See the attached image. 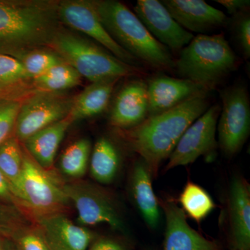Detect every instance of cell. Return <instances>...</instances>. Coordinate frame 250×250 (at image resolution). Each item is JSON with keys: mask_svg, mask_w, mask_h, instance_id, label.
<instances>
[{"mask_svg": "<svg viewBox=\"0 0 250 250\" xmlns=\"http://www.w3.org/2000/svg\"><path fill=\"white\" fill-rule=\"evenodd\" d=\"M59 0L0 1V54L48 47L62 24Z\"/></svg>", "mask_w": 250, "mask_h": 250, "instance_id": "1", "label": "cell"}, {"mask_svg": "<svg viewBox=\"0 0 250 250\" xmlns=\"http://www.w3.org/2000/svg\"><path fill=\"white\" fill-rule=\"evenodd\" d=\"M208 95L188 100L168 111L147 117L141 124L127 129L131 149L141 156L151 174L168 159L186 130L209 108Z\"/></svg>", "mask_w": 250, "mask_h": 250, "instance_id": "2", "label": "cell"}, {"mask_svg": "<svg viewBox=\"0 0 250 250\" xmlns=\"http://www.w3.org/2000/svg\"><path fill=\"white\" fill-rule=\"evenodd\" d=\"M94 7L104 27L117 43L137 59L157 70L174 68L170 49L156 40L139 18L116 0H95Z\"/></svg>", "mask_w": 250, "mask_h": 250, "instance_id": "3", "label": "cell"}, {"mask_svg": "<svg viewBox=\"0 0 250 250\" xmlns=\"http://www.w3.org/2000/svg\"><path fill=\"white\" fill-rule=\"evenodd\" d=\"M48 47L73 67L81 77L91 83L141 73L139 67L121 62L99 44L62 26Z\"/></svg>", "mask_w": 250, "mask_h": 250, "instance_id": "4", "label": "cell"}, {"mask_svg": "<svg viewBox=\"0 0 250 250\" xmlns=\"http://www.w3.org/2000/svg\"><path fill=\"white\" fill-rule=\"evenodd\" d=\"M237 58L223 34L194 37L179 52L174 68L181 78L213 89L236 70Z\"/></svg>", "mask_w": 250, "mask_h": 250, "instance_id": "5", "label": "cell"}, {"mask_svg": "<svg viewBox=\"0 0 250 250\" xmlns=\"http://www.w3.org/2000/svg\"><path fill=\"white\" fill-rule=\"evenodd\" d=\"M62 185L53 169L47 170L41 167L23 147L22 172L12 187L21 208L32 218L37 215L66 213L71 203Z\"/></svg>", "mask_w": 250, "mask_h": 250, "instance_id": "6", "label": "cell"}, {"mask_svg": "<svg viewBox=\"0 0 250 250\" xmlns=\"http://www.w3.org/2000/svg\"><path fill=\"white\" fill-rule=\"evenodd\" d=\"M221 111L218 125V141L224 154H236L250 132V100L246 85L238 83L220 91Z\"/></svg>", "mask_w": 250, "mask_h": 250, "instance_id": "7", "label": "cell"}, {"mask_svg": "<svg viewBox=\"0 0 250 250\" xmlns=\"http://www.w3.org/2000/svg\"><path fill=\"white\" fill-rule=\"evenodd\" d=\"M74 97L60 93L37 92L24 99L16 119L14 136L21 144L49 125L66 118Z\"/></svg>", "mask_w": 250, "mask_h": 250, "instance_id": "8", "label": "cell"}, {"mask_svg": "<svg viewBox=\"0 0 250 250\" xmlns=\"http://www.w3.org/2000/svg\"><path fill=\"white\" fill-rule=\"evenodd\" d=\"M58 14L61 24L88 36L121 62L131 66H140L141 62L112 39L100 21L93 1L90 0L59 1Z\"/></svg>", "mask_w": 250, "mask_h": 250, "instance_id": "9", "label": "cell"}, {"mask_svg": "<svg viewBox=\"0 0 250 250\" xmlns=\"http://www.w3.org/2000/svg\"><path fill=\"white\" fill-rule=\"evenodd\" d=\"M64 192L77 212L81 226L106 224L113 229L124 231L125 225L116 205L106 192L85 182L63 183Z\"/></svg>", "mask_w": 250, "mask_h": 250, "instance_id": "10", "label": "cell"}, {"mask_svg": "<svg viewBox=\"0 0 250 250\" xmlns=\"http://www.w3.org/2000/svg\"><path fill=\"white\" fill-rule=\"evenodd\" d=\"M221 106H209L182 135L169 156L166 170L192 164L202 156L214 152L218 146L215 134Z\"/></svg>", "mask_w": 250, "mask_h": 250, "instance_id": "11", "label": "cell"}, {"mask_svg": "<svg viewBox=\"0 0 250 250\" xmlns=\"http://www.w3.org/2000/svg\"><path fill=\"white\" fill-rule=\"evenodd\" d=\"M134 11L151 35L168 49L180 52L194 38L176 22L160 1L138 0Z\"/></svg>", "mask_w": 250, "mask_h": 250, "instance_id": "12", "label": "cell"}, {"mask_svg": "<svg viewBox=\"0 0 250 250\" xmlns=\"http://www.w3.org/2000/svg\"><path fill=\"white\" fill-rule=\"evenodd\" d=\"M50 250H87L94 238L85 227L76 225L66 213H53L33 217Z\"/></svg>", "mask_w": 250, "mask_h": 250, "instance_id": "13", "label": "cell"}, {"mask_svg": "<svg viewBox=\"0 0 250 250\" xmlns=\"http://www.w3.org/2000/svg\"><path fill=\"white\" fill-rule=\"evenodd\" d=\"M149 114H160L188 100L208 95L210 88L201 83L182 78L165 76L152 77L147 82Z\"/></svg>", "mask_w": 250, "mask_h": 250, "instance_id": "14", "label": "cell"}, {"mask_svg": "<svg viewBox=\"0 0 250 250\" xmlns=\"http://www.w3.org/2000/svg\"><path fill=\"white\" fill-rule=\"evenodd\" d=\"M161 2L181 27L199 35H206L229 22L225 13L203 0H164Z\"/></svg>", "mask_w": 250, "mask_h": 250, "instance_id": "15", "label": "cell"}, {"mask_svg": "<svg viewBox=\"0 0 250 250\" xmlns=\"http://www.w3.org/2000/svg\"><path fill=\"white\" fill-rule=\"evenodd\" d=\"M149 114L147 82L135 80L122 87L113 101L109 121L122 129L134 128L147 119Z\"/></svg>", "mask_w": 250, "mask_h": 250, "instance_id": "16", "label": "cell"}, {"mask_svg": "<svg viewBox=\"0 0 250 250\" xmlns=\"http://www.w3.org/2000/svg\"><path fill=\"white\" fill-rule=\"evenodd\" d=\"M166 228L164 250H219L218 245L190 228L182 208L172 202H162Z\"/></svg>", "mask_w": 250, "mask_h": 250, "instance_id": "17", "label": "cell"}, {"mask_svg": "<svg viewBox=\"0 0 250 250\" xmlns=\"http://www.w3.org/2000/svg\"><path fill=\"white\" fill-rule=\"evenodd\" d=\"M229 244L231 250H250V192L246 181L236 177L229 192Z\"/></svg>", "mask_w": 250, "mask_h": 250, "instance_id": "18", "label": "cell"}, {"mask_svg": "<svg viewBox=\"0 0 250 250\" xmlns=\"http://www.w3.org/2000/svg\"><path fill=\"white\" fill-rule=\"evenodd\" d=\"M72 123L67 116L32 135L22 143L23 147L41 167L52 170L59 146Z\"/></svg>", "mask_w": 250, "mask_h": 250, "instance_id": "19", "label": "cell"}, {"mask_svg": "<svg viewBox=\"0 0 250 250\" xmlns=\"http://www.w3.org/2000/svg\"><path fill=\"white\" fill-rule=\"evenodd\" d=\"M151 176L143 159L136 162L131 174V190L135 204L146 224L149 228L155 229L160 221V209L153 190Z\"/></svg>", "mask_w": 250, "mask_h": 250, "instance_id": "20", "label": "cell"}, {"mask_svg": "<svg viewBox=\"0 0 250 250\" xmlns=\"http://www.w3.org/2000/svg\"><path fill=\"white\" fill-rule=\"evenodd\" d=\"M120 78H110L93 82L82 93L74 97L68 116L72 123L98 116L107 108L112 94Z\"/></svg>", "mask_w": 250, "mask_h": 250, "instance_id": "21", "label": "cell"}, {"mask_svg": "<svg viewBox=\"0 0 250 250\" xmlns=\"http://www.w3.org/2000/svg\"><path fill=\"white\" fill-rule=\"evenodd\" d=\"M37 92L21 62L12 56L0 54V98L23 101Z\"/></svg>", "mask_w": 250, "mask_h": 250, "instance_id": "22", "label": "cell"}, {"mask_svg": "<svg viewBox=\"0 0 250 250\" xmlns=\"http://www.w3.org/2000/svg\"><path fill=\"white\" fill-rule=\"evenodd\" d=\"M119 152L108 138L101 137L94 146L90 156V170L92 177L100 184L111 183L119 169Z\"/></svg>", "mask_w": 250, "mask_h": 250, "instance_id": "23", "label": "cell"}, {"mask_svg": "<svg viewBox=\"0 0 250 250\" xmlns=\"http://www.w3.org/2000/svg\"><path fill=\"white\" fill-rule=\"evenodd\" d=\"M82 77L65 62L49 69L41 76L33 79L34 88L39 92L60 93L80 85Z\"/></svg>", "mask_w": 250, "mask_h": 250, "instance_id": "24", "label": "cell"}, {"mask_svg": "<svg viewBox=\"0 0 250 250\" xmlns=\"http://www.w3.org/2000/svg\"><path fill=\"white\" fill-rule=\"evenodd\" d=\"M91 152L89 140H77L65 148L59 159L61 171L70 178L83 177L88 168Z\"/></svg>", "mask_w": 250, "mask_h": 250, "instance_id": "25", "label": "cell"}, {"mask_svg": "<svg viewBox=\"0 0 250 250\" xmlns=\"http://www.w3.org/2000/svg\"><path fill=\"white\" fill-rule=\"evenodd\" d=\"M179 202L185 214L197 222L205 218L215 208V203L208 192L192 182H188L184 187Z\"/></svg>", "mask_w": 250, "mask_h": 250, "instance_id": "26", "label": "cell"}, {"mask_svg": "<svg viewBox=\"0 0 250 250\" xmlns=\"http://www.w3.org/2000/svg\"><path fill=\"white\" fill-rule=\"evenodd\" d=\"M23 147L14 136L0 145V171L14 187L22 172Z\"/></svg>", "mask_w": 250, "mask_h": 250, "instance_id": "27", "label": "cell"}, {"mask_svg": "<svg viewBox=\"0 0 250 250\" xmlns=\"http://www.w3.org/2000/svg\"><path fill=\"white\" fill-rule=\"evenodd\" d=\"M31 78L42 75L63 60L49 47L32 49L16 57Z\"/></svg>", "mask_w": 250, "mask_h": 250, "instance_id": "28", "label": "cell"}, {"mask_svg": "<svg viewBox=\"0 0 250 250\" xmlns=\"http://www.w3.org/2000/svg\"><path fill=\"white\" fill-rule=\"evenodd\" d=\"M33 225L32 217L23 208L0 204V234L10 239L20 230Z\"/></svg>", "mask_w": 250, "mask_h": 250, "instance_id": "29", "label": "cell"}, {"mask_svg": "<svg viewBox=\"0 0 250 250\" xmlns=\"http://www.w3.org/2000/svg\"><path fill=\"white\" fill-rule=\"evenodd\" d=\"M22 102L15 99L0 98V145L14 136L16 119Z\"/></svg>", "mask_w": 250, "mask_h": 250, "instance_id": "30", "label": "cell"}, {"mask_svg": "<svg viewBox=\"0 0 250 250\" xmlns=\"http://www.w3.org/2000/svg\"><path fill=\"white\" fill-rule=\"evenodd\" d=\"M10 239L20 250H50L34 224L20 230Z\"/></svg>", "mask_w": 250, "mask_h": 250, "instance_id": "31", "label": "cell"}, {"mask_svg": "<svg viewBox=\"0 0 250 250\" xmlns=\"http://www.w3.org/2000/svg\"><path fill=\"white\" fill-rule=\"evenodd\" d=\"M233 31L237 43L243 52L245 58L250 57V17L246 12L241 13L234 16Z\"/></svg>", "mask_w": 250, "mask_h": 250, "instance_id": "32", "label": "cell"}, {"mask_svg": "<svg viewBox=\"0 0 250 250\" xmlns=\"http://www.w3.org/2000/svg\"><path fill=\"white\" fill-rule=\"evenodd\" d=\"M0 200L6 205L20 207L16 197L13 192L12 187L6 177L0 171Z\"/></svg>", "mask_w": 250, "mask_h": 250, "instance_id": "33", "label": "cell"}, {"mask_svg": "<svg viewBox=\"0 0 250 250\" xmlns=\"http://www.w3.org/2000/svg\"><path fill=\"white\" fill-rule=\"evenodd\" d=\"M215 1L228 10L229 14L234 16L246 12L250 6V0H215Z\"/></svg>", "mask_w": 250, "mask_h": 250, "instance_id": "34", "label": "cell"}, {"mask_svg": "<svg viewBox=\"0 0 250 250\" xmlns=\"http://www.w3.org/2000/svg\"><path fill=\"white\" fill-rule=\"evenodd\" d=\"M87 250H127L119 242L108 238H100L90 245Z\"/></svg>", "mask_w": 250, "mask_h": 250, "instance_id": "35", "label": "cell"}, {"mask_svg": "<svg viewBox=\"0 0 250 250\" xmlns=\"http://www.w3.org/2000/svg\"><path fill=\"white\" fill-rule=\"evenodd\" d=\"M9 243H7V246L5 248L4 250H20L18 246H16V243H14L12 240L9 239Z\"/></svg>", "mask_w": 250, "mask_h": 250, "instance_id": "36", "label": "cell"}, {"mask_svg": "<svg viewBox=\"0 0 250 250\" xmlns=\"http://www.w3.org/2000/svg\"><path fill=\"white\" fill-rule=\"evenodd\" d=\"M0 250H1V244H0Z\"/></svg>", "mask_w": 250, "mask_h": 250, "instance_id": "37", "label": "cell"}]
</instances>
